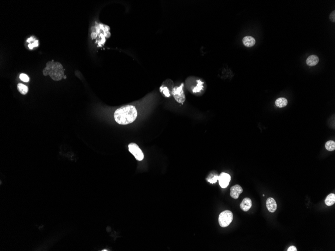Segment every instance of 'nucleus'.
Instances as JSON below:
<instances>
[{"label":"nucleus","mask_w":335,"mask_h":251,"mask_svg":"<svg viewBox=\"0 0 335 251\" xmlns=\"http://www.w3.org/2000/svg\"><path fill=\"white\" fill-rule=\"evenodd\" d=\"M138 112L133 105L123 106L114 112V118L116 122L121 125L132 124L136 120Z\"/></svg>","instance_id":"nucleus-1"},{"label":"nucleus","mask_w":335,"mask_h":251,"mask_svg":"<svg viewBox=\"0 0 335 251\" xmlns=\"http://www.w3.org/2000/svg\"><path fill=\"white\" fill-rule=\"evenodd\" d=\"M43 75H49L54 81H59L64 77V69L61 63L54 62L53 60L46 63V67L43 70Z\"/></svg>","instance_id":"nucleus-2"},{"label":"nucleus","mask_w":335,"mask_h":251,"mask_svg":"<svg viewBox=\"0 0 335 251\" xmlns=\"http://www.w3.org/2000/svg\"><path fill=\"white\" fill-rule=\"evenodd\" d=\"M233 214L231 211L226 210L223 211L220 214L218 221L221 227H225L228 226L233 220Z\"/></svg>","instance_id":"nucleus-3"},{"label":"nucleus","mask_w":335,"mask_h":251,"mask_svg":"<svg viewBox=\"0 0 335 251\" xmlns=\"http://www.w3.org/2000/svg\"><path fill=\"white\" fill-rule=\"evenodd\" d=\"M184 84L180 86H175L172 89V94L176 101L180 104H183L186 100L185 93L183 90Z\"/></svg>","instance_id":"nucleus-4"},{"label":"nucleus","mask_w":335,"mask_h":251,"mask_svg":"<svg viewBox=\"0 0 335 251\" xmlns=\"http://www.w3.org/2000/svg\"><path fill=\"white\" fill-rule=\"evenodd\" d=\"M128 150L134 156L136 159L139 161H142L144 158V155L142 150L140 149L136 143L132 142L128 146Z\"/></svg>","instance_id":"nucleus-5"},{"label":"nucleus","mask_w":335,"mask_h":251,"mask_svg":"<svg viewBox=\"0 0 335 251\" xmlns=\"http://www.w3.org/2000/svg\"><path fill=\"white\" fill-rule=\"evenodd\" d=\"M231 180V176L228 173L222 172L219 176V183L222 188H226L229 184Z\"/></svg>","instance_id":"nucleus-6"},{"label":"nucleus","mask_w":335,"mask_h":251,"mask_svg":"<svg viewBox=\"0 0 335 251\" xmlns=\"http://www.w3.org/2000/svg\"><path fill=\"white\" fill-rule=\"evenodd\" d=\"M173 84L167 87L166 82L165 81L163 84L162 85V86L160 87V92L163 94L165 97H170L172 94V89H173Z\"/></svg>","instance_id":"nucleus-7"},{"label":"nucleus","mask_w":335,"mask_h":251,"mask_svg":"<svg viewBox=\"0 0 335 251\" xmlns=\"http://www.w3.org/2000/svg\"><path fill=\"white\" fill-rule=\"evenodd\" d=\"M243 192V189L238 185L233 186L230 189V196L232 198L237 199L240 194Z\"/></svg>","instance_id":"nucleus-8"},{"label":"nucleus","mask_w":335,"mask_h":251,"mask_svg":"<svg viewBox=\"0 0 335 251\" xmlns=\"http://www.w3.org/2000/svg\"><path fill=\"white\" fill-rule=\"evenodd\" d=\"M266 208L268 211L270 212H275L277 209V204L274 198L269 197L267 198L266 203Z\"/></svg>","instance_id":"nucleus-9"},{"label":"nucleus","mask_w":335,"mask_h":251,"mask_svg":"<svg viewBox=\"0 0 335 251\" xmlns=\"http://www.w3.org/2000/svg\"><path fill=\"white\" fill-rule=\"evenodd\" d=\"M252 207V201L251 199L248 197L244 198L241 203L240 207L244 212H248Z\"/></svg>","instance_id":"nucleus-10"},{"label":"nucleus","mask_w":335,"mask_h":251,"mask_svg":"<svg viewBox=\"0 0 335 251\" xmlns=\"http://www.w3.org/2000/svg\"><path fill=\"white\" fill-rule=\"evenodd\" d=\"M242 42L245 46L247 47H251L255 44V40L251 36H245L242 39Z\"/></svg>","instance_id":"nucleus-11"},{"label":"nucleus","mask_w":335,"mask_h":251,"mask_svg":"<svg viewBox=\"0 0 335 251\" xmlns=\"http://www.w3.org/2000/svg\"><path fill=\"white\" fill-rule=\"evenodd\" d=\"M318 62H319V58L317 55H311L306 60L307 64L309 66H316L318 63Z\"/></svg>","instance_id":"nucleus-12"},{"label":"nucleus","mask_w":335,"mask_h":251,"mask_svg":"<svg viewBox=\"0 0 335 251\" xmlns=\"http://www.w3.org/2000/svg\"><path fill=\"white\" fill-rule=\"evenodd\" d=\"M288 103V100L284 97L278 98L275 101V105L277 107H280V108L285 107Z\"/></svg>","instance_id":"nucleus-13"},{"label":"nucleus","mask_w":335,"mask_h":251,"mask_svg":"<svg viewBox=\"0 0 335 251\" xmlns=\"http://www.w3.org/2000/svg\"><path fill=\"white\" fill-rule=\"evenodd\" d=\"M325 204L327 206H332L335 203V194H330L326 198Z\"/></svg>","instance_id":"nucleus-14"},{"label":"nucleus","mask_w":335,"mask_h":251,"mask_svg":"<svg viewBox=\"0 0 335 251\" xmlns=\"http://www.w3.org/2000/svg\"><path fill=\"white\" fill-rule=\"evenodd\" d=\"M17 89L22 94L25 95L28 93V87L23 84L19 83L17 85Z\"/></svg>","instance_id":"nucleus-15"},{"label":"nucleus","mask_w":335,"mask_h":251,"mask_svg":"<svg viewBox=\"0 0 335 251\" xmlns=\"http://www.w3.org/2000/svg\"><path fill=\"white\" fill-rule=\"evenodd\" d=\"M325 147L327 150L329 151H334L335 149V142L333 140H329L326 143Z\"/></svg>","instance_id":"nucleus-16"},{"label":"nucleus","mask_w":335,"mask_h":251,"mask_svg":"<svg viewBox=\"0 0 335 251\" xmlns=\"http://www.w3.org/2000/svg\"><path fill=\"white\" fill-rule=\"evenodd\" d=\"M20 79L21 81H22L23 82H29L30 79L29 77H28V75L22 73L20 75Z\"/></svg>","instance_id":"nucleus-17"},{"label":"nucleus","mask_w":335,"mask_h":251,"mask_svg":"<svg viewBox=\"0 0 335 251\" xmlns=\"http://www.w3.org/2000/svg\"><path fill=\"white\" fill-rule=\"evenodd\" d=\"M219 176L218 175H214V176L212 178H209V179H208V181L210 183H215L217 182V180H218Z\"/></svg>","instance_id":"nucleus-18"},{"label":"nucleus","mask_w":335,"mask_h":251,"mask_svg":"<svg viewBox=\"0 0 335 251\" xmlns=\"http://www.w3.org/2000/svg\"><path fill=\"white\" fill-rule=\"evenodd\" d=\"M329 19L333 22H335V11H333L331 13L330 15H329Z\"/></svg>","instance_id":"nucleus-19"},{"label":"nucleus","mask_w":335,"mask_h":251,"mask_svg":"<svg viewBox=\"0 0 335 251\" xmlns=\"http://www.w3.org/2000/svg\"><path fill=\"white\" fill-rule=\"evenodd\" d=\"M38 46V41L37 40L34 43H32V44H30L28 45V47L30 49L33 48L35 47H37Z\"/></svg>","instance_id":"nucleus-20"},{"label":"nucleus","mask_w":335,"mask_h":251,"mask_svg":"<svg viewBox=\"0 0 335 251\" xmlns=\"http://www.w3.org/2000/svg\"><path fill=\"white\" fill-rule=\"evenodd\" d=\"M288 251H297V249L296 247L293 245H292L291 247H289V248H288Z\"/></svg>","instance_id":"nucleus-21"},{"label":"nucleus","mask_w":335,"mask_h":251,"mask_svg":"<svg viewBox=\"0 0 335 251\" xmlns=\"http://www.w3.org/2000/svg\"><path fill=\"white\" fill-rule=\"evenodd\" d=\"M32 40H33V38H32V37H31L30 38H29V39H28V40H27V42H30L31 41H32Z\"/></svg>","instance_id":"nucleus-22"},{"label":"nucleus","mask_w":335,"mask_h":251,"mask_svg":"<svg viewBox=\"0 0 335 251\" xmlns=\"http://www.w3.org/2000/svg\"><path fill=\"white\" fill-rule=\"evenodd\" d=\"M63 78H64V79H65L66 78V76H65H65H64V77H63Z\"/></svg>","instance_id":"nucleus-23"}]
</instances>
